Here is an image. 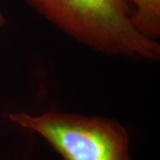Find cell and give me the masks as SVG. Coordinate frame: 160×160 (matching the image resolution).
Masks as SVG:
<instances>
[{
  "mask_svg": "<svg viewBox=\"0 0 160 160\" xmlns=\"http://www.w3.org/2000/svg\"><path fill=\"white\" fill-rule=\"evenodd\" d=\"M5 17H4V15L2 14V12H1V11H0V28L5 24Z\"/></svg>",
  "mask_w": 160,
  "mask_h": 160,
  "instance_id": "277c9868",
  "label": "cell"
},
{
  "mask_svg": "<svg viewBox=\"0 0 160 160\" xmlns=\"http://www.w3.org/2000/svg\"><path fill=\"white\" fill-rule=\"evenodd\" d=\"M26 1L65 34L94 51L148 62L159 59V44L132 22L131 0Z\"/></svg>",
  "mask_w": 160,
  "mask_h": 160,
  "instance_id": "6da1fadb",
  "label": "cell"
},
{
  "mask_svg": "<svg viewBox=\"0 0 160 160\" xmlns=\"http://www.w3.org/2000/svg\"><path fill=\"white\" fill-rule=\"evenodd\" d=\"M7 118L44 138L64 160H131L128 132L115 120L59 111Z\"/></svg>",
  "mask_w": 160,
  "mask_h": 160,
  "instance_id": "7a4b0ae2",
  "label": "cell"
},
{
  "mask_svg": "<svg viewBox=\"0 0 160 160\" xmlns=\"http://www.w3.org/2000/svg\"><path fill=\"white\" fill-rule=\"evenodd\" d=\"M132 20L145 37L158 39L160 36V0H131Z\"/></svg>",
  "mask_w": 160,
  "mask_h": 160,
  "instance_id": "3957f363",
  "label": "cell"
}]
</instances>
